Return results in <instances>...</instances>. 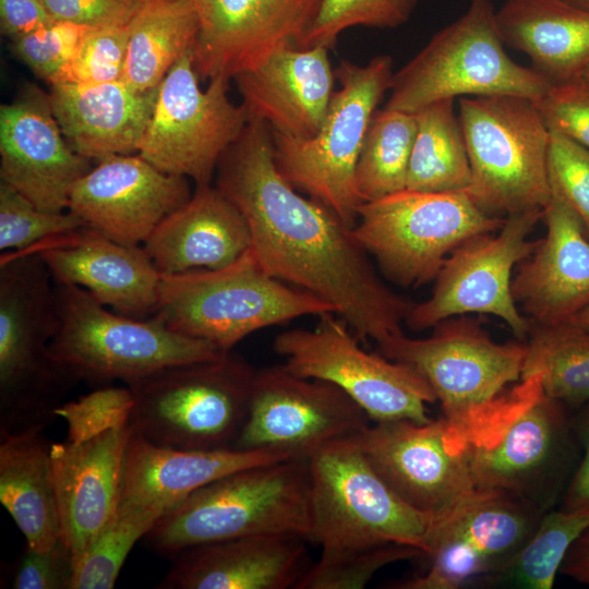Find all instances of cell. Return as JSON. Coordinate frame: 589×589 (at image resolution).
Segmentation results:
<instances>
[{
    "label": "cell",
    "mask_w": 589,
    "mask_h": 589,
    "mask_svg": "<svg viewBox=\"0 0 589 589\" xmlns=\"http://www.w3.org/2000/svg\"><path fill=\"white\" fill-rule=\"evenodd\" d=\"M215 185L247 219L264 271L333 305L360 342L402 332L413 302L382 279L339 216L305 197L279 172L271 128L256 118L226 151Z\"/></svg>",
    "instance_id": "cell-1"
},
{
    "label": "cell",
    "mask_w": 589,
    "mask_h": 589,
    "mask_svg": "<svg viewBox=\"0 0 589 589\" xmlns=\"http://www.w3.org/2000/svg\"><path fill=\"white\" fill-rule=\"evenodd\" d=\"M426 338L401 333L378 352L416 369L440 401L452 438L464 447L486 440L520 399L527 344L494 341L478 322L446 318Z\"/></svg>",
    "instance_id": "cell-2"
},
{
    "label": "cell",
    "mask_w": 589,
    "mask_h": 589,
    "mask_svg": "<svg viewBox=\"0 0 589 589\" xmlns=\"http://www.w3.org/2000/svg\"><path fill=\"white\" fill-rule=\"evenodd\" d=\"M53 278L31 251L0 255V436L46 428L80 381L55 359Z\"/></svg>",
    "instance_id": "cell-3"
},
{
    "label": "cell",
    "mask_w": 589,
    "mask_h": 589,
    "mask_svg": "<svg viewBox=\"0 0 589 589\" xmlns=\"http://www.w3.org/2000/svg\"><path fill=\"white\" fill-rule=\"evenodd\" d=\"M309 532L308 460L285 459L247 467L200 488L160 516L142 540L172 558L227 539L294 533L308 540Z\"/></svg>",
    "instance_id": "cell-4"
},
{
    "label": "cell",
    "mask_w": 589,
    "mask_h": 589,
    "mask_svg": "<svg viewBox=\"0 0 589 589\" xmlns=\"http://www.w3.org/2000/svg\"><path fill=\"white\" fill-rule=\"evenodd\" d=\"M157 312L172 329L230 352L252 333L336 310L271 276L250 248L220 269L161 275Z\"/></svg>",
    "instance_id": "cell-5"
},
{
    "label": "cell",
    "mask_w": 589,
    "mask_h": 589,
    "mask_svg": "<svg viewBox=\"0 0 589 589\" xmlns=\"http://www.w3.org/2000/svg\"><path fill=\"white\" fill-rule=\"evenodd\" d=\"M256 369L232 351L167 366L127 386L129 424L144 440L182 449H232L244 424Z\"/></svg>",
    "instance_id": "cell-6"
},
{
    "label": "cell",
    "mask_w": 589,
    "mask_h": 589,
    "mask_svg": "<svg viewBox=\"0 0 589 589\" xmlns=\"http://www.w3.org/2000/svg\"><path fill=\"white\" fill-rule=\"evenodd\" d=\"M55 292L59 327L50 351L79 381L128 384L167 366L227 353L207 340L172 329L158 312L145 320L132 318L67 283L55 281Z\"/></svg>",
    "instance_id": "cell-7"
},
{
    "label": "cell",
    "mask_w": 589,
    "mask_h": 589,
    "mask_svg": "<svg viewBox=\"0 0 589 589\" xmlns=\"http://www.w3.org/2000/svg\"><path fill=\"white\" fill-rule=\"evenodd\" d=\"M394 73L388 55L375 56L366 64L342 60L335 69L340 88L334 92L318 131L310 137L272 131L281 176L299 192L333 209L351 229L362 204L356 185L358 159Z\"/></svg>",
    "instance_id": "cell-8"
},
{
    "label": "cell",
    "mask_w": 589,
    "mask_h": 589,
    "mask_svg": "<svg viewBox=\"0 0 589 589\" xmlns=\"http://www.w3.org/2000/svg\"><path fill=\"white\" fill-rule=\"evenodd\" d=\"M491 0H470L466 12L432 36L394 73L385 108L414 113L443 99L512 95L538 100L552 83L505 50Z\"/></svg>",
    "instance_id": "cell-9"
},
{
    "label": "cell",
    "mask_w": 589,
    "mask_h": 589,
    "mask_svg": "<svg viewBox=\"0 0 589 589\" xmlns=\"http://www.w3.org/2000/svg\"><path fill=\"white\" fill-rule=\"evenodd\" d=\"M308 468L309 542L322 551L398 543L428 552L434 517L410 507L387 486L356 435L318 450Z\"/></svg>",
    "instance_id": "cell-10"
},
{
    "label": "cell",
    "mask_w": 589,
    "mask_h": 589,
    "mask_svg": "<svg viewBox=\"0 0 589 589\" xmlns=\"http://www.w3.org/2000/svg\"><path fill=\"white\" fill-rule=\"evenodd\" d=\"M470 163L466 193L492 216L544 209L550 131L533 100L520 96H470L458 101Z\"/></svg>",
    "instance_id": "cell-11"
},
{
    "label": "cell",
    "mask_w": 589,
    "mask_h": 589,
    "mask_svg": "<svg viewBox=\"0 0 589 589\" xmlns=\"http://www.w3.org/2000/svg\"><path fill=\"white\" fill-rule=\"evenodd\" d=\"M504 220L481 211L465 191L405 189L362 203L352 233L388 280L418 288L435 279L458 245L497 231Z\"/></svg>",
    "instance_id": "cell-12"
},
{
    "label": "cell",
    "mask_w": 589,
    "mask_h": 589,
    "mask_svg": "<svg viewBox=\"0 0 589 589\" xmlns=\"http://www.w3.org/2000/svg\"><path fill=\"white\" fill-rule=\"evenodd\" d=\"M522 396L495 430L468 447L477 488L500 490L551 509L578 464V438L565 406L549 397L539 373L521 377Z\"/></svg>",
    "instance_id": "cell-13"
},
{
    "label": "cell",
    "mask_w": 589,
    "mask_h": 589,
    "mask_svg": "<svg viewBox=\"0 0 589 589\" xmlns=\"http://www.w3.org/2000/svg\"><path fill=\"white\" fill-rule=\"evenodd\" d=\"M273 349L288 371L337 386L372 422L432 420L428 405L437 400L428 381L408 364L365 351L334 312L318 315L312 329L279 333Z\"/></svg>",
    "instance_id": "cell-14"
},
{
    "label": "cell",
    "mask_w": 589,
    "mask_h": 589,
    "mask_svg": "<svg viewBox=\"0 0 589 589\" xmlns=\"http://www.w3.org/2000/svg\"><path fill=\"white\" fill-rule=\"evenodd\" d=\"M193 49L168 71L158 86L154 109L137 154L158 169L211 184L219 160L249 122L245 107L228 95L229 81L214 77L203 89Z\"/></svg>",
    "instance_id": "cell-15"
},
{
    "label": "cell",
    "mask_w": 589,
    "mask_h": 589,
    "mask_svg": "<svg viewBox=\"0 0 589 589\" xmlns=\"http://www.w3.org/2000/svg\"><path fill=\"white\" fill-rule=\"evenodd\" d=\"M541 508L514 494L477 488L434 517L428 536V566L394 589L478 588L500 569L537 527Z\"/></svg>",
    "instance_id": "cell-16"
},
{
    "label": "cell",
    "mask_w": 589,
    "mask_h": 589,
    "mask_svg": "<svg viewBox=\"0 0 589 589\" xmlns=\"http://www.w3.org/2000/svg\"><path fill=\"white\" fill-rule=\"evenodd\" d=\"M542 216L540 208L509 214L496 235H477L458 245L435 277L431 296L413 302L405 325L421 332L449 317L491 314L525 339L531 325L514 300L512 273L537 248L539 240L529 235Z\"/></svg>",
    "instance_id": "cell-17"
},
{
    "label": "cell",
    "mask_w": 589,
    "mask_h": 589,
    "mask_svg": "<svg viewBox=\"0 0 589 589\" xmlns=\"http://www.w3.org/2000/svg\"><path fill=\"white\" fill-rule=\"evenodd\" d=\"M364 410L337 386L298 376L284 364L256 369L248 414L232 449L309 460L369 425Z\"/></svg>",
    "instance_id": "cell-18"
},
{
    "label": "cell",
    "mask_w": 589,
    "mask_h": 589,
    "mask_svg": "<svg viewBox=\"0 0 589 589\" xmlns=\"http://www.w3.org/2000/svg\"><path fill=\"white\" fill-rule=\"evenodd\" d=\"M356 438L387 486L421 513L442 515L477 489L468 448L452 438L443 417L373 422Z\"/></svg>",
    "instance_id": "cell-19"
},
{
    "label": "cell",
    "mask_w": 589,
    "mask_h": 589,
    "mask_svg": "<svg viewBox=\"0 0 589 589\" xmlns=\"http://www.w3.org/2000/svg\"><path fill=\"white\" fill-rule=\"evenodd\" d=\"M190 181L139 154L112 155L97 160L74 184L68 211L113 241L140 245L190 200Z\"/></svg>",
    "instance_id": "cell-20"
},
{
    "label": "cell",
    "mask_w": 589,
    "mask_h": 589,
    "mask_svg": "<svg viewBox=\"0 0 589 589\" xmlns=\"http://www.w3.org/2000/svg\"><path fill=\"white\" fill-rule=\"evenodd\" d=\"M321 0H191L199 19L193 47L201 79H233L276 51L300 47Z\"/></svg>",
    "instance_id": "cell-21"
},
{
    "label": "cell",
    "mask_w": 589,
    "mask_h": 589,
    "mask_svg": "<svg viewBox=\"0 0 589 589\" xmlns=\"http://www.w3.org/2000/svg\"><path fill=\"white\" fill-rule=\"evenodd\" d=\"M91 161L68 143L48 94L29 86L0 106V182L38 208L68 211L71 191Z\"/></svg>",
    "instance_id": "cell-22"
},
{
    "label": "cell",
    "mask_w": 589,
    "mask_h": 589,
    "mask_svg": "<svg viewBox=\"0 0 589 589\" xmlns=\"http://www.w3.org/2000/svg\"><path fill=\"white\" fill-rule=\"evenodd\" d=\"M24 251L38 254L55 281L82 287L119 314L145 320L158 311L161 274L143 247L82 226Z\"/></svg>",
    "instance_id": "cell-23"
},
{
    "label": "cell",
    "mask_w": 589,
    "mask_h": 589,
    "mask_svg": "<svg viewBox=\"0 0 589 589\" xmlns=\"http://www.w3.org/2000/svg\"><path fill=\"white\" fill-rule=\"evenodd\" d=\"M542 219L545 236L512 280L530 325L566 323L589 306V238L581 219L553 191Z\"/></svg>",
    "instance_id": "cell-24"
},
{
    "label": "cell",
    "mask_w": 589,
    "mask_h": 589,
    "mask_svg": "<svg viewBox=\"0 0 589 589\" xmlns=\"http://www.w3.org/2000/svg\"><path fill=\"white\" fill-rule=\"evenodd\" d=\"M130 424L92 440L50 445L61 537L74 566L118 512Z\"/></svg>",
    "instance_id": "cell-25"
},
{
    "label": "cell",
    "mask_w": 589,
    "mask_h": 589,
    "mask_svg": "<svg viewBox=\"0 0 589 589\" xmlns=\"http://www.w3.org/2000/svg\"><path fill=\"white\" fill-rule=\"evenodd\" d=\"M308 540L294 533H262L187 549L159 589H288L311 566Z\"/></svg>",
    "instance_id": "cell-26"
},
{
    "label": "cell",
    "mask_w": 589,
    "mask_h": 589,
    "mask_svg": "<svg viewBox=\"0 0 589 589\" xmlns=\"http://www.w3.org/2000/svg\"><path fill=\"white\" fill-rule=\"evenodd\" d=\"M327 48H284L255 68L237 74L249 117L272 131L299 137L320 129L334 95L335 70Z\"/></svg>",
    "instance_id": "cell-27"
},
{
    "label": "cell",
    "mask_w": 589,
    "mask_h": 589,
    "mask_svg": "<svg viewBox=\"0 0 589 589\" xmlns=\"http://www.w3.org/2000/svg\"><path fill=\"white\" fill-rule=\"evenodd\" d=\"M288 459L264 450L182 449L132 432L123 460L118 509L165 514L190 494L237 470Z\"/></svg>",
    "instance_id": "cell-28"
},
{
    "label": "cell",
    "mask_w": 589,
    "mask_h": 589,
    "mask_svg": "<svg viewBox=\"0 0 589 589\" xmlns=\"http://www.w3.org/2000/svg\"><path fill=\"white\" fill-rule=\"evenodd\" d=\"M251 245L243 214L212 183L195 187L190 200L170 213L143 243L161 275L220 269Z\"/></svg>",
    "instance_id": "cell-29"
},
{
    "label": "cell",
    "mask_w": 589,
    "mask_h": 589,
    "mask_svg": "<svg viewBox=\"0 0 589 589\" xmlns=\"http://www.w3.org/2000/svg\"><path fill=\"white\" fill-rule=\"evenodd\" d=\"M50 86L52 112L77 154L97 161L137 153L158 88L141 92L122 80Z\"/></svg>",
    "instance_id": "cell-30"
},
{
    "label": "cell",
    "mask_w": 589,
    "mask_h": 589,
    "mask_svg": "<svg viewBox=\"0 0 589 589\" xmlns=\"http://www.w3.org/2000/svg\"><path fill=\"white\" fill-rule=\"evenodd\" d=\"M505 45L524 52L552 84L589 67V10L564 0H506L495 12Z\"/></svg>",
    "instance_id": "cell-31"
},
{
    "label": "cell",
    "mask_w": 589,
    "mask_h": 589,
    "mask_svg": "<svg viewBox=\"0 0 589 589\" xmlns=\"http://www.w3.org/2000/svg\"><path fill=\"white\" fill-rule=\"evenodd\" d=\"M45 428L36 426L0 436V502L38 550L51 548L61 525L51 472L50 445Z\"/></svg>",
    "instance_id": "cell-32"
},
{
    "label": "cell",
    "mask_w": 589,
    "mask_h": 589,
    "mask_svg": "<svg viewBox=\"0 0 589 589\" xmlns=\"http://www.w3.org/2000/svg\"><path fill=\"white\" fill-rule=\"evenodd\" d=\"M191 0H142L128 24V51L122 81L146 92L158 88L172 65L199 35Z\"/></svg>",
    "instance_id": "cell-33"
},
{
    "label": "cell",
    "mask_w": 589,
    "mask_h": 589,
    "mask_svg": "<svg viewBox=\"0 0 589 589\" xmlns=\"http://www.w3.org/2000/svg\"><path fill=\"white\" fill-rule=\"evenodd\" d=\"M417 130L407 188L423 192L466 191L470 163L455 99H443L414 112Z\"/></svg>",
    "instance_id": "cell-34"
},
{
    "label": "cell",
    "mask_w": 589,
    "mask_h": 589,
    "mask_svg": "<svg viewBox=\"0 0 589 589\" xmlns=\"http://www.w3.org/2000/svg\"><path fill=\"white\" fill-rule=\"evenodd\" d=\"M589 526V507L549 509L512 557L478 588L551 589L577 538Z\"/></svg>",
    "instance_id": "cell-35"
},
{
    "label": "cell",
    "mask_w": 589,
    "mask_h": 589,
    "mask_svg": "<svg viewBox=\"0 0 589 589\" xmlns=\"http://www.w3.org/2000/svg\"><path fill=\"white\" fill-rule=\"evenodd\" d=\"M522 376L539 373L544 393L565 407L589 401V330L569 322L531 325Z\"/></svg>",
    "instance_id": "cell-36"
},
{
    "label": "cell",
    "mask_w": 589,
    "mask_h": 589,
    "mask_svg": "<svg viewBox=\"0 0 589 589\" xmlns=\"http://www.w3.org/2000/svg\"><path fill=\"white\" fill-rule=\"evenodd\" d=\"M416 130L414 113L385 107L375 111L356 168V185L362 203L407 188Z\"/></svg>",
    "instance_id": "cell-37"
},
{
    "label": "cell",
    "mask_w": 589,
    "mask_h": 589,
    "mask_svg": "<svg viewBox=\"0 0 589 589\" xmlns=\"http://www.w3.org/2000/svg\"><path fill=\"white\" fill-rule=\"evenodd\" d=\"M163 514L118 509L74 566L70 589H112L129 553Z\"/></svg>",
    "instance_id": "cell-38"
},
{
    "label": "cell",
    "mask_w": 589,
    "mask_h": 589,
    "mask_svg": "<svg viewBox=\"0 0 589 589\" xmlns=\"http://www.w3.org/2000/svg\"><path fill=\"white\" fill-rule=\"evenodd\" d=\"M418 0H321L300 48L332 49L338 37L353 26L396 28L405 24Z\"/></svg>",
    "instance_id": "cell-39"
},
{
    "label": "cell",
    "mask_w": 589,
    "mask_h": 589,
    "mask_svg": "<svg viewBox=\"0 0 589 589\" xmlns=\"http://www.w3.org/2000/svg\"><path fill=\"white\" fill-rule=\"evenodd\" d=\"M423 552L409 545L388 543L370 549L322 551L296 589H361L385 566L423 557Z\"/></svg>",
    "instance_id": "cell-40"
},
{
    "label": "cell",
    "mask_w": 589,
    "mask_h": 589,
    "mask_svg": "<svg viewBox=\"0 0 589 589\" xmlns=\"http://www.w3.org/2000/svg\"><path fill=\"white\" fill-rule=\"evenodd\" d=\"M83 220L71 213L46 212L0 182V251H24L49 238L71 232Z\"/></svg>",
    "instance_id": "cell-41"
},
{
    "label": "cell",
    "mask_w": 589,
    "mask_h": 589,
    "mask_svg": "<svg viewBox=\"0 0 589 589\" xmlns=\"http://www.w3.org/2000/svg\"><path fill=\"white\" fill-rule=\"evenodd\" d=\"M133 406V394L128 386H101L61 404L55 416L67 424V441L79 444L128 425Z\"/></svg>",
    "instance_id": "cell-42"
},
{
    "label": "cell",
    "mask_w": 589,
    "mask_h": 589,
    "mask_svg": "<svg viewBox=\"0 0 589 589\" xmlns=\"http://www.w3.org/2000/svg\"><path fill=\"white\" fill-rule=\"evenodd\" d=\"M128 51V26L92 28L75 57L53 84H99L122 79Z\"/></svg>",
    "instance_id": "cell-43"
},
{
    "label": "cell",
    "mask_w": 589,
    "mask_h": 589,
    "mask_svg": "<svg viewBox=\"0 0 589 589\" xmlns=\"http://www.w3.org/2000/svg\"><path fill=\"white\" fill-rule=\"evenodd\" d=\"M92 28L70 22L53 21L12 40L11 49L37 76L50 84L75 57Z\"/></svg>",
    "instance_id": "cell-44"
},
{
    "label": "cell",
    "mask_w": 589,
    "mask_h": 589,
    "mask_svg": "<svg viewBox=\"0 0 589 589\" xmlns=\"http://www.w3.org/2000/svg\"><path fill=\"white\" fill-rule=\"evenodd\" d=\"M548 176L551 191L575 211L589 238V149L550 132Z\"/></svg>",
    "instance_id": "cell-45"
},
{
    "label": "cell",
    "mask_w": 589,
    "mask_h": 589,
    "mask_svg": "<svg viewBox=\"0 0 589 589\" xmlns=\"http://www.w3.org/2000/svg\"><path fill=\"white\" fill-rule=\"evenodd\" d=\"M546 128L589 149V81L552 84L533 101Z\"/></svg>",
    "instance_id": "cell-46"
},
{
    "label": "cell",
    "mask_w": 589,
    "mask_h": 589,
    "mask_svg": "<svg viewBox=\"0 0 589 589\" xmlns=\"http://www.w3.org/2000/svg\"><path fill=\"white\" fill-rule=\"evenodd\" d=\"M73 572V554L62 539L44 550L25 543L8 567L7 584L13 589H70Z\"/></svg>",
    "instance_id": "cell-47"
},
{
    "label": "cell",
    "mask_w": 589,
    "mask_h": 589,
    "mask_svg": "<svg viewBox=\"0 0 589 589\" xmlns=\"http://www.w3.org/2000/svg\"><path fill=\"white\" fill-rule=\"evenodd\" d=\"M56 21L87 27L128 26L142 0H43Z\"/></svg>",
    "instance_id": "cell-48"
},
{
    "label": "cell",
    "mask_w": 589,
    "mask_h": 589,
    "mask_svg": "<svg viewBox=\"0 0 589 589\" xmlns=\"http://www.w3.org/2000/svg\"><path fill=\"white\" fill-rule=\"evenodd\" d=\"M53 21L43 0H0L1 31L12 40Z\"/></svg>",
    "instance_id": "cell-49"
},
{
    "label": "cell",
    "mask_w": 589,
    "mask_h": 589,
    "mask_svg": "<svg viewBox=\"0 0 589 589\" xmlns=\"http://www.w3.org/2000/svg\"><path fill=\"white\" fill-rule=\"evenodd\" d=\"M584 406L573 421L579 445L582 447V456L562 495L561 508L564 509L589 507V401Z\"/></svg>",
    "instance_id": "cell-50"
},
{
    "label": "cell",
    "mask_w": 589,
    "mask_h": 589,
    "mask_svg": "<svg viewBox=\"0 0 589 589\" xmlns=\"http://www.w3.org/2000/svg\"><path fill=\"white\" fill-rule=\"evenodd\" d=\"M560 574L589 587V526L568 550Z\"/></svg>",
    "instance_id": "cell-51"
},
{
    "label": "cell",
    "mask_w": 589,
    "mask_h": 589,
    "mask_svg": "<svg viewBox=\"0 0 589 589\" xmlns=\"http://www.w3.org/2000/svg\"><path fill=\"white\" fill-rule=\"evenodd\" d=\"M568 322L580 328L589 330V306L578 312Z\"/></svg>",
    "instance_id": "cell-52"
},
{
    "label": "cell",
    "mask_w": 589,
    "mask_h": 589,
    "mask_svg": "<svg viewBox=\"0 0 589 589\" xmlns=\"http://www.w3.org/2000/svg\"><path fill=\"white\" fill-rule=\"evenodd\" d=\"M570 4H574L576 7L589 10V0H564Z\"/></svg>",
    "instance_id": "cell-53"
},
{
    "label": "cell",
    "mask_w": 589,
    "mask_h": 589,
    "mask_svg": "<svg viewBox=\"0 0 589 589\" xmlns=\"http://www.w3.org/2000/svg\"><path fill=\"white\" fill-rule=\"evenodd\" d=\"M582 77L586 79L587 81H589V67H588V69L585 71Z\"/></svg>",
    "instance_id": "cell-54"
}]
</instances>
